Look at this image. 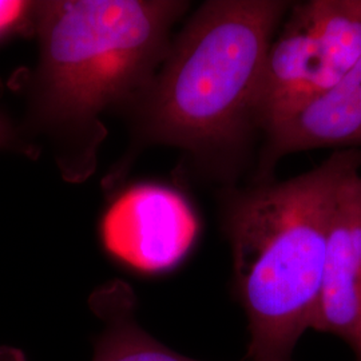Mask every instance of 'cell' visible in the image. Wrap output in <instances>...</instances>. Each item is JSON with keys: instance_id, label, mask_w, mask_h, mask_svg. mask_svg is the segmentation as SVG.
<instances>
[{"instance_id": "obj_6", "label": "cell", "mask_w": 361, "mask_h": 361, "mask_svg": "<svg viewBox=\"0 0 361 361\" xmlns=\"http://www.w3.org/2000/svg\"><path fill=\"white\" fill-rule=\"evenodd\" d=\"M312 329L341 338L355 361H361L360 168L349 173L336 193Z\"/></svg>"}, {"instance_id": "obj_7", "label": "cell", "mask_w": 361, "mask_h": 361, "mask_svg": "<svg viewBox=\"0 0 361 361\" xmlns=\"http://www.w3.org/2000/svg\"><path fill=\"white\" fill-rule=\"evenodd\" d=\"M259 174L267 178L286 155L313 149L361 146V58L331 90L264 131Z\"/></svg>"}, {"instance_id": "obj_2", "label": "cell", "mask_w": 361, "mask_h": 361, "mask_svg": "<svg viewBox=\"0 0 361 361\" xmlns=\"http://www.w3.org/2000/svg\"><path fill=\"white\" fill-rule=\"evenodd\" d=\"M290 6L284 0L202 4L138 101L143 138L180 147L217 171L235 168L257 131L262 70Z\"/></svg>"}, {"instance_id": "obj_5", "label": "cell", "mask_w": 361, "mask_h": 361, "mask_svg": "<svg viewBox=\"0 0 361 361\" xmlns=\"http://www.w3.org/2000/svg\"><path fill=\"white\" fill-rule=\"evenodd\" d=\"M200 231L182 194L159 185L126 189L104 213V250L133 271L158 274L174 269L192 250Z\"/></svg>"}, {"instance_id": "obj_9", "label": "cell", "mask_w": 361, "mask_h": 361, "mask_svg": "<svg viewBox=\"0 0 361 361\" xmlns=\"http://www.w3.org/2000/svg\"><path fill=\"white\" fill-rule=\"evenodd\" d=\"M37 1L1 0L0 1V40L34 27Z\"/></svg>"}, {"instance_id": "obj_3", "label": "cell", "mask_w": 361, "mask_h": 361, "mask_svg": "<svg viewBox=\"0 0 361 361\" xmlns=\"http://www.w3.org/2000/svg\"><path fill=\"white\" fill-rule=\"evenodd\" d=\"M359 168V149L337 150L308 173L229 197L224 226L247 319L245 360L293 361L314 322L336 193Z\"/></svg>"}, {"instance_id": "obj_10", "label": "cell", "mask_w": 361, "mask_h": 361, "mask_svg": "<svg viewBox=\"0 0 361 361\" xmlns=\"http://www.w3.org/2000/svg\"><path fill=\"white\" fill-rule=\"evenodd\" d=\"M13 131L8 122L3 116H0V147H4L13 142Z\"/></svg>"}, {"instance_id": "obj_8", "label": "cell", "mask_w": 361, "mask_h": 361, "mask_svg": "<svg viewBox=\"0 0 361 361\" xmlns=\"http://www.w3.org/2000/svg\"><path fill=\"white\" fill-rule=\"evenodd\" d=\"M90 305L104 322L92 361H198L171 350L143 331L135 319V297L126 283L99 288Z\"/></svg>"}, {"instance_id": "obj_1", "label": "cell", "mask_w": 361, "mask_h": 361, "mask_svg": "<svg viewBox=\"0 0 361 361\" xmlns=\"http://www.w3.org/2000/svg\"><path fill=\"white\" fill-rule=\"evenodd\" d=\"M186 8L165 0L37 1L35 116L70 143L68 180H85L94 169L106 134L98 116L150 89Z\"/></svg>"}, {"instance_id": "obj_4", "label": "cell", "mask_w": 361, "mask_h": 361, "mask_svg": "<svg viewBox=\"0 0 361 361\" xmlns=\"http://www.w3.org/2000/svg\"><path fill=\"white\" fill-rule=\"evenodd\" d=\"M281 25L256 98L262 133L331 90L361 58V0L297 3Z\"/></svg>"}]
</instances>
